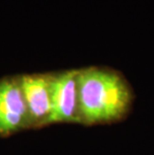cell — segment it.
Here are the masks:
<instances>
[{
	"label": "cell",
	"instance_id": "obj_1",
	"mask_svg": "<svg viewBox=\"0 0 154 155\" xmlns=\"http://www.w3.org/2000/svg\"><path fill=\"white\" fill-rule=\"evenodd\" d=\"M80 124H111L128 116L134 92L121 72L109 67L78 69Z\"/></svg>",
	"mask_w": 154,
	"mask_h": 155
},
{
	"label": "cell",
	"instance_id": "obj_4",
	"mask_svg": "<svg viewBox=\"0 0 154 155\" xmlns=\"http://www.w3.org/2000/svg\"><path fill=\"white\" fill-rule=\"evenodd\" d=\"M29 124L27 106L19 78L0 80V135H8Z\"/></svg>",
	"mask_w": 154,
	"mask_h": 155
},
{
	"label": "cell",
	"instance_id": "obj_3",
	"mask_svg": "<svg viewBox=\"0 0 154 155\" xmlns=\"http://www.w3.org/2000/svg\"><path fill=\"white\" fill-rule=\"evenodd\" d=\"M54 74H25L19 77L27 106L29 124L47 125L51 113L52 81Z\"/></svg>",
	"mask_w": 154,
	"mask_h": 155
},
{
	"label": "cell",
	"instance_id": "obj_2",
	"mask_svg": "<svg viewBox=\"0 0 154 155\" xmlns=\"http://www.w3.org/2000/svg\"><path fill=\"white\" fill-rule=\"evenodd\" d=\"M78 69L55 73L52 81L51 113L48 124L79 123Z\"/></svg>",
	"mask_w": 154,
	"mask_h": 155
}]
</instances>
